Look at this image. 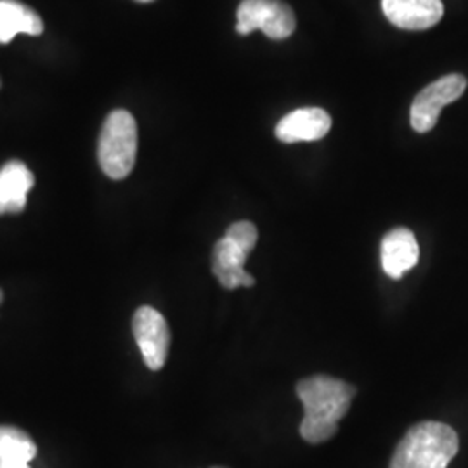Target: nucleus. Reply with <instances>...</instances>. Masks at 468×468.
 I'll return each instance as SVG.
<instances>
[{
  "label": "nucleus",
  "instance_id": "f257e3e1",
  "mask_svg": "<svg viewBox=\"0 0 468 468\" xmlns=\"http://www.w3.org/2000/svg\"><path fill=\"white\" fill-rule=\"evenodd\" d=\"M297 396L305 410L301 423L302 439L311 444H321L336 434L338 421L351 408L356 387L328 375H314L299 382Z\"/></svg>",
  "mask_w": 468,
  "mask_h": 468
},
{
  "label": "nucleus",
  "instance_id": "f03ea898",
  "mask_svg": "<svg viewBox=\"0 0 468 468\" xmlns=\"http://www.w3.org/2000/svg\"><path fill=\"white\" fill-rule=\"evenodd\" d=\"M458 448V434L450 425L421 421L402 437L390 468H448Z\"/></svg>",
  "mask_w": 468,
  "mask_h": 468
},
{
  "label": "nucleus",
  "instance_id": "7ed1b4c3",
  "mask_svg": "<svg viewBox=\"0 0 468 468\" xmlns=\"http://www.w3.org/2000/svg\"><path fill=\"white\" fill-rule=\"evenodd\" d=\"M137 123L127 110L112 112L102 125L98 158L102 172L110 179H125L135 164Z\"/></svg>",
  "mask_w": 468,
  "mask_h": 468
},
{
  "label": "nucleus",
  "instance_id": "20e7f679",
  "mask_svg": "<svg viewBox=\"0 0 468 468\" xmlns=\"http://www.w3.org/2000/svg\"><path fill=\"white\" fill-rule=\"evenodd\" d=\"M257 243V228L249 220H239L229 226L212 253V271L228 290L239 286H253V276L245 271V262Z\"/></svg>",
  "mask_w": 468,
  "mask_h": 468
},
{
  "label": "nucleus",
  "instance_id": "39448f33",
  "mask_svg": "<svg viewBox=\"0 0 468 468\" xmlns=\"http://www.w3.org/2000/svg\"><path fill=\"white\" fill-rule=\"evenodd\" d=\"M236 32L249 35L261 30L272 40H283L295 32L297 19L282 0H243L236 11Z\"/></svg>",
  "mask_w": 468,
  "mask_h": 468
},
{
  "label": "nucleus",
  "instance_id": "423d86ee",
  "mask_svg": "<svg viewBox=\"0 0 468 468\" xmlns=\"http://www.w3.org/2000/svg\"><path fill=\"white\" fill-rule=\"evenodd\" d=\"M467 89V79L460 73L446 75L431 85H427L411 106V127L420 133H431L439 120L441 110L463 96Z\"/></svg>",
  "mask_w": 468,
  "mask_h": 468
},
{
  "label": "nucleus",
  "instance_id": "0eeeda50",
  "mask_svg": "<svg viewBox=\"0 0 468 468\" xmlns=\"http://www.w3.org/2000/svg\"><path fill=\"white\" fill-rule=\"evenodd\" d=\"M133 332L146 367L153 371L164 368L170 347V330L165 318L156 309L143 305L135 311Z\"/></svg>",
  "mask_w": 468,
  "mask_h": 468
},
{
  "label": "nucleus",
  "instance_id": "6e6552de",
  "mask_svg": "<svg viewBox=\"0 0 468 468\" xmlns=\"http://www.w3.org/2000/svg\"><path fill=\"white\" fill-rule=\"evenodd\" d=\"M384 15L402 30H429L444 16L441 0H382Z\"/></svg>",
  "mask_w": 468,
  "mask_h": 468
},
{
  "label": "nucleus",
  "instance_id": "1a4fd4ad",
  "mask_svg": "<svg viewBox=\"0 0 468 468\" xmlns=\"http://www.w3.org/2000/svg\"><path fill=\"white\" fill-rule=\"evenodd\" d=\"M332 117L321 108H301L280 120L276 137L282 143H311L330 133Z\"/></svg>",
  "mask_w": 468,
  "mask_h": 468
},
{
  "label": "nucleus",
  "instance_id": "9d476101",
  "mask_svg": "<svg viewBox=\"0 0 468 468\" xmlns=\"http://www.w3.org/2000/svg\"><path fill=\"white\" fill-rule=\"evenodd\" d=\"M420 249L415 234L406 228L387 233L382 239V268L392 280H399L419 264Z\"/></svg>",
  "mask_w": 468,
  "mask_h": 468
},
{
  "label": "nucleus",
  "instance_id": "9b49d317",
  "mask_svg": "<svg viewBox=\"0 0 468 468\" xmlns=\"http://www.w3.org/2000/svg\"><path fill=\"white\" fill-rule=\"evenodd\" d=\"M34 183L32 170L23 162L13 160L0 168V216L19 214L27 207Z\"/></svg>",
  "mask_w": 468,
  "mask_h": 468
},
{
  "label": "nucleus",
  "instance_id": "f8f14e48",
  "mask_svg": "<svg viewBox=\"0 0 468 468\" xmlns=\"http://www.w3.org/2000/svg\"><path fill=\"white\" fill-rule=\"evenodd\" d=\"M44 21L32 7L17 0H0V44L11 42L17 34L40 35Z\"/></svg>",
  "mask_w": 468,
  "mask_h": 468
},
{
  "label": "nucleus",
  "instance_id": "ddd939ff",
  "mask_svg": "<svg viewBox=\"0 0 468 468\" xmlns=\"http://www.w3.org/2000/svg\"><path fill=\"white\" fill-rule=\"evenodd\" d=\"M37 454L32 437L16 427L0 425V468H30Z\"/></svg>",
  "mask_w": 468,
  "mask_h": 468
},
{
  "label": "nucleus",
  "instance_id": "4468645a",
  "mask_svg": "<svg viewBox=\"0 0 468 468\" xmlns=\"http://www.w3.org/2000/svg\"><path fill=\"white\" fill-rule=\"evenodd\" d=\"M139 2H153V0H139Z\"/></svg>",
  "mask_w": 468,
  "mask_h": 468
},
{
  "label": "nucleus",
  "instance_id": "2eb2a0df",
  "mask_svg": "<svg viewBox=\"0 0 468 468\" xmlns=\"http://www.w3.org/2000/svg\"><path fill=\"white\" fill-rule=\"evenodd\" d=\"M0 302H2V290H0Z\"/></svg>",
  "mask_w": 468,
  "mask_h": 468
},
{
  "label": "nucleus",
  "instance_id": "dca6fc26",
  "mask_svg": "<svg viewBox=\"0 0 468 468\" xmlns=\"http://www.w3.org/2000/svg\"><path fill=\"white\" fill-rule=\"evenodd\" d=\"M214 468H222V467H214Z\"/></svg>",
  "mask_w": 468,
  "mask_h": 468
}]
</instances>
